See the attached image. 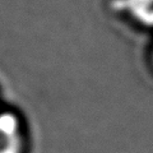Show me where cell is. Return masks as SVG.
<instances>
[{"instance_id":"1","label":"cell","mask_w":153,"mask_h":153,"mask_svg":"<svg viewBox=\"0 0 153 153\" xmlns=\"http://www.w3.org/2000/svg\"><path fill=\"white\" fill-rule=\"evenodd\" d=\"M22 139L18 119L13 114H0V153H21Z\"/></svg>"},{"instance_id":"2","label":"cell","mask_w":153,"mask_h":153,"mask_svg":"<svg viewBox=\"0 0 153 153\" xmlns=\"http://www.w3.org/2000/svg\"><path fill=\"white\" fill-rule=\"evenodd\" d=\"M115 7L126 12L140 25L153 27V0H116Z\"/></svg>"}]
</instances>
